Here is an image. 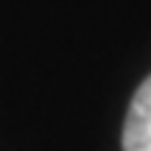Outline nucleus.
Listing matches in <instances>:
<instances>
[{"label": "nucleus", "mask_w": 151, "mask_h": 151, "mask_svg": "<svg viewBox=\"0 0 151 151\" xmlns=\"http://www.w3.org/2000/svg\"><path fill=\"white\" fill-rule=\"evenodd\" d=\"M123 151H151V76L132 98L123 123Z\"/></svg>", "instance_id": "f257e3e1"}]
</instances>
